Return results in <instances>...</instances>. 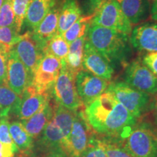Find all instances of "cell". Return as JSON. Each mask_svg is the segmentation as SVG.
<instances>
[{
    "label": "cell",
    "mask_w": 157,
    "mask_h": 157,
    "mask_svg": "<svg viewBox=\"0 0 157 157\" xmlns=\"http://www.w3.org/2000/svg\"><path fill=\"white\" fill-rule=\"evenodd\" d=\"M84 106V117L99 136L123 139L137 123L136 118L107 90Z\"/></svg>",
    "instance_id": "6da1fadb"
},
{
    "label": "cell",
    "mask_w": 157,
    "mask_h": 157,
    "mask_svg": "<svg viewBox=\"0 0 157 157\" xmlns=\"http://www.w3.org/2000/svg\"><path fill=\"white\" fill-rule=\"evenodd\" d=\"M76 111L54 104L53 116L37 141L39 150L44 157H68L66 143Z\"/></svg>",
    "instance_id": "7a4b0ae2"
},
{
    "label": "cell",
    "mask_w": 157,
    "mask_h": 157,
    "mask_svg": "<svg viewBox=\"0 0 157 157\" xmlns=\"http://www.w3.org/2000/svg\"><path fill=\"white\" fill-rule=\"evenodd\" d=\"M87 41L113 65L126 60L129 50V35L98 25L90 24Z\"/></svg>",
    "instance_id": "3957f363"
},
{
    "label": "cell",
    "mask_w": 157,
    "mask_h": 157,
    "mask_svg": "<svg viewBox=\"0 0 157 157\" xmlns=\"http://www.w3.org/2000/svg\"><path fill=\"white\" fill-rule=\"evenodd\" d=\"M87 15H93L90 24L98 25L129 35L132 24L116 0H88Z\"/></svg>",
    "instance_id": "277c9868"
},
{
    "label": "cell",
    "mask_w": 157,
    "mask_h": 157,
    "mask_svg": "<svg viewBox=\"0 0 157 157\" xmlns=\"http://www.w3.org/2000/svg\"><path fill=\"white\" fill-rule=\"evenodd\" d=\"M121 141L132 157H157V130L148 124L137 123Z\"/></svg>",
    "instance_id": "5b68a950"
},
{
    "label": "cell",
    "mask_w": 157,
    "mask_h": 157,
    "mask_svg": "<svg viewBox=\"0 0 157 157\" xmlns=\"http://www.w3.org/2000/svg\"><path fill=\"white\" fill-rule=\"evenodd\" d=\"M62 66L51 95L57 104L71 111H78L83 106L76 87V74L67 67L61 60Z\"/></svg>",
    "instance_id": "8992f818"
},
{
    "label": "cell",
    "mask_w": 157,
    "mask_h": 157,
    "mask_svg": "<svg viewBox=\"0 0 157 157\" xmlns=\"http://www.w3.org/2000/svg\"><path fill=\"white\" fill-rule=\"evenodd\" d=\"M106 90L112 93L137 120L149 111L151 96L134 89L125 82L110 83Z\"/></svg>",
    "instance_id": "52a82bcc"
},
{
    "label": "cell",
    "mask_w": 157,
    "mask_h": 157,
    "mask_svg": "<svg viewBox=\"0 0 157 157\" xmlns=\"http://www.w3.org/2000/svg\"><path fill=\"white\" fill-rule=\"evenodd\" d=\"M61 60L45 53L33 76L31 85L42 93H51L61 69Z\"/></svg>",
    "instance_id": "ba28073f"
},
{
    "label": "cell",
    "mask_w": 157,
    "mask_h": 157,
    "mask_svg": "<svg viewBox=\"0 0 157 157\" xmlns=\"http://www.w3.org/2000/svg\"><path fill=\"white\" fill-rule=\"evenodd\" d=\"M94 134L84 115V111H76L71 130L68 135L66 150L68 157H79L89 144Z\"/></svg>",
    "instance_id": "9c48e42d"
},
{
    "label": "cell",
    "mask_w": 157,
    "mask_h": 157,
    "mask_svg": "<svg viewBox=\"0 0 157 157\" xmlns=\"http://www.w3.org/2000/svg\"><path fill=\"white\" fill-rule=\"evenodd\" d=\"M125 83L150 95L157 93V76L138 60H133L124 71Z\"/></svg>",
    "instance_id": "30bf717a"
},
{
    "label": "cell",
    "mask_w": 157,
    "mask_h": 157,
    "mask_svg": "<svg viewBox=\"0 0 157 157\" xmlns=\"http://www.w3.org/2000/svg\"><path fill=\"white\" fill-rule=\"evenodd\" d=\"M76 87L84 105L95 101L107 90L109 82L86 70L80 71L76 75Z\"/></svg>",
    "instance_id": "8fae6325"
},
{
    "label": "cell",
    "mask_w": 157,
    "mask_h": 157,
    "mask_svg": "<svg viewBox=\"0 0 157 157\" xmlns=\"http://www.w3.org/2000/svg\"><path fill=\"white\" fill-rule=\"evenodd\" d=\"M33 76L12 48L7 55V85L17 95L22 96L32 82Z\"/></svg>",
    "instance_id": "7c38bea8"
},
{
    "label": "cell",
    "mask_w": 157,
    "mask_h": 157,
    "mask_svg": "<svg viewBox=\"0 0 157 157\" xmlns=\"http://www.w3.org/2000/svg\"><path fill=\"white\" fill-rule=\"evenodd\" d=\"M13 48L31 75L34 76L44 52L33 37L31 31H28L25 34H21L19 40Z\"/></svg>",
    "instance_id": "4fadbf2b"
},
{
    "label": "cell",
    "mask_w": 157,
    "mask_h": 157,
    "mask_svg": "<svg viewBox=\"0 0 157 157\" xmlns=\"http://www.w3.org/2000/svg\"><path fill=\"white\" fill-rule=\"evenodd\" d=\"M83 68L109 82L114 74V65L87 40L84 49Z\"/></svg>",
    "instance_id": "5bb4252c"
},
{
    "label": "cell",
    "mask_w": 157,
    "mask_h": 157,
    "mask_svg": "<svg viewBox=\"0 0 157 157\" xmlns=\"http://www.w3.org/2000/svg\"><path fill=\"white\" fill-rule=\"evenodd\" d=\"M52 98L51 93H42L32 86L26 88L21 96V101L15 116L21 121L25 120L34 115Z\"/></svg>",
    "instance_id": "9a60e30c"
},
{
    "label": "cell",
    "mask_w": 157,
    "mask_h": 157,
    "mask_svg": "<svg viewBox=\"0 0 157 157\" xmlns=\"http://www.w3.org/2000/svg\"><path fill=\"white\" fill-rule=\"evenodd\" d=\"M129 40L133 48L140 52H157V22L144 23L135 27Z\"/></svg>",
    "instance_id": "2e32d148"
},
{
    "label": "cell",
    "mask_w": 157,
    "mask_h": 157,
    "mask_svg": "<svg viewBox=\"0 0 157 157\" xmlns=\"http://www.w3.org/2000/svg\"><path fill=\"white\" fill-rule=\"evenodd\" d=\"M60 7L56 5L47 14L44 19L31 31L32 36L43 51L50 39L58 33Z\"/></svg>",
    "instance_id": "e0dca14e"
},
{
    "label": "cell",
    "mask_w": 157,
    "mask_h": 157,
    "mask_svg": "<svg viewBox=\"0 0 157 157\" xmlns=\"http://www.w3.org/2000/svg\"><path fill=\"white\" fill-rule=\"evenodd\" d=\"M51 99L34 115L28 119L21 121L25 130L34 139L40 136L53 116L54 105L51 103Z\"/></svg>",
    "instance_id": "ac0fdd59"
},
{
    "label": "cell",
    "mask_w": 157,
    "mask_h": 157,
    "mask_svg": "<svg viewBox=\"0 0 157 157\" xmlns=\"http://www.w3.org/2000/svg\"><path fill=\"white\" fill-rule=\"evenodd\" d=\"M58 0H30L24 25L31 31L34 30L49 12L58 5Z\"/></svg>",
    "instance_id": "d6986e66"
},
{
    "label": "cell",
    "mask_w": 157,
    "mask_h": 157,
    "mask_svg": "<svg viewBox=\"0 0 157 157\" xmlns=\"http://www.w3.org/2000/svg\"><path fill=\"white\" fill-rule=\"evenodd\" d=\"M82 10L78 0H63L60 6L58 33L63 35L82 17Z\"/></svg>",
    "instance_id": "ffe728a7"
},
{
    "label": "cell",
    "mask_w": 157,
    "mask_h": 157,
    "mask_svg": "<svg viewBox=\"0 0 157 157\" xmlns=\"http://www.w3.org/2000/svg\"><path fill=\"white\" fill-rule=\"evenodd\" d=\"M132 24L140 22L148 13V0H116Z\"/></svg>",
    "instance_id": "44dd1931"
},
{
    "label": "cell",
    "mask_w": 157,
    "mask_h": 157,
    "mask_svg": "<svg viewBox=\"0 0 157 157\" xmlns=\"http://www.w3.org/2000/svg\"><path fill=\"white\" fill-rule=\"evenodd\" d=\"M87 36L80 37L69 44V50L66 58L63 60L67 67L75 74H77L80 71L83 70L84 49Z\"/></svg>",
    "instance_id": "7402d4cb"
},
{
    "label": "cell",
    "mask_w": 157,
    "mask_h": 157,
    "mask_svg": "<svg viewBox=\"0 0 157 157\" xmlns=\"http://www.w3.org/2000/svg\"><path fill=\"white\" fill-rule=\"evenodd\" d=\"M21 101L17 95L7 85H0V117H10L15 115Z\"/></svg>",
    "instance_id": "603a6c76"
},
{
    "label": "cell",
    "mask_w": 157,
    "mask_h": 157,
    "mask_svg": "<svg viewBox=\"0 0 157 157\" xmlns=\"http://www.w3.org/2000/svg\"><path fill=\"white\" fill-rule=\"evenodd\" d=\"M10 133L15 146L21 151H29L34 147V138L27 132L21 121H13L10 123Z\"/></svg>",
    "instance_id": "cb8c5ba5"
},
{
    "label": "cell",
    "mask_w": 157,
    "mask_h": 157,
    "mask_svg": "<svg viewBox=\"0 0 157 157\" xmlns=\"http://www.w3.org/2000/svg\"><path fill=\"white\" fill-rule=\"evenodd\" d=\"M68 50L69 44L65 40L63 35L57 33L47 42L43 52L52 55L60 60H64L68 53Z\"/></svg>",
    "instance_id": "d4e9b609"
},
{
    "label": "cell",
    "mask_w": 157,
    "mask_h": 157,
    "mask_svg": "<svg viewBox=\"0 0 157 157\" xmlns=\"http://www.w3.org/2000/svg\"><path fill=\"white\" fill-rule=\"evenodd\" d=\"M107 157H132L121 144L120 138L97 136Z\"/></svg>",
    "instance_id": "484cf974"
},
{
    "label": "cell",
    "mask_w": 157,
    "mask_h": 157,
    "mask_svg": "<svg viewBox=\"0 0 157 157\" xmlns=\"http://www.w3.org/2000/svg\"><path fill=\"white\" fill-rule=\"evenodd\" d=\"M93 18V15H92L82 16L63 34L65 40L71 44L76 39L86 35Z\"/></svg>",
    "instance_id": "4316f807"
},
{
    "label": "cell",
    "mask_w": 157,
    "mask_h": 157,
    "mask_svg": "<svg viewBox=\"0 0 157 157\" xmlns=\"http://www.w3.org/2000/svg\"><path fill=\"white\" fill-rule=\"evenodd\" d=\"M21 34L17 32L15 27L0 28V50L9 52L19 40Z\"/></svg>",
    "instance_id": "83f0119b"
},
{
    "label": "cell",
    "mask_w": 157,
    "mask_h": 157,
    "mask_svg": "<svg viewBox=\"0 0 157 157\" xmlns=\"http://www.w3.org/2000/svg\"><path fill=\"white\" fill-rule=\"evenodd\" d=\"M29 2L30 0H13V10L15 13V29L20 34H21V32L24 25Z\"/></svg>",
    "instance_id": "f1b7e54d"
},
{
    "label": "cell",
    "mask_w": 157,
    "mask_h": 157,
    "mask_svg": "<svg viewBox=\"0 0 157 157\" xmlns=\"http://www.w3.org/2000/svg\"><path fill=\"white\" fill-rule=\"evenodd\" d=\"M15 27V13L13 0H5L0 8V28Z\"/></svg>",
    "instance_id": "f546056e"
},
{
    "label": "cell",
    "mask_w": 157,
    "mask_h": 157,
    "mask_svg": "<svg viewBox=\"0 0 157 157\" xmlns=\"http://www.w3.org/2000/svg\"><path fill=\"white\" fill-rule=\"evenodd\" d=\"M9 117H0V142L14 151L15 154L19 149L15 146L10 133Z\"/></svg>",
    "instance_id": "4dcf8cb0"
},
{
    "label": "cell",
    "mask_w": 157,
    "mask_h": 157,
    "mask_svg": "<svg viewBox=\"0 0 157 157\" xmlns=\"http://www.w3.org/2000/svg\"><path fill=\"white\" fill-rule=\"evenodd\" d=\"M79 157H107L103 148L98 142L97 135L95 133L90 137L89 144Z\"/></svg>",
    "instance_id": "1f68e13d"
},
{
    "label": "cell",
    "mask_w": 157,
    "mask_h": 157,
    "mask_svg": "<svg viewBox=\"0 0 157 157\" xmlns=\"http://www.w3.org/2000/svg\"><path fill=\"white\" fill-rule=\"evenodd\" d=\"M7 55L8 52L0 50V85H7Z\"/></svg>",
    "instance_id": "d6a6232c"
},
{
    "label": "cell",
    "mask_w": 157,
    "mask_h": 157,
    "mask_svg": "<svg viewBox=\"0 0 157 157\" xmlns=\"http://www.w3.org/2000/svg\"><path fill=\"white\" fill-rule=\"evenodd\" d=\"M142 63L157 76V52L146 53L143 56Z\"/></svg>",
    "instance_id": "836d02e7"
},
{
    "label": "cell",
    "mask_w": 157,
    "mask_h": 157,
    "mask_svg": "<svg viewBox=\"0 0 157 157\" xmlns=\"http://www.w3.org/2000/svg\"><path fill=\"white\" fill-rule=\"evenodd\" d=\"M149 111H151V112L154 124L157 129V93L153 95L151 98Z\"/></svg>",
    "instance_id": "e575fe53"
},
{
    "label": "cell",
    "mask_w": 157,
    "mask_h": 157,
    "mask_svg": "<svg viewBox=\"0 0 157 157\" xmlns=\"http://www.w3.org/2000/svg\"><path fill=\"white\" fill-rule=\"evenodd\" d=\"M151 17L154 21H157V0H152L151 7Z\"/></svg>",
    "instance_id": "d590c367"
},
{
    "label": "cell",
    "mask_w": 157,
    "mask_h": 157,
    "mask_svg": "<svg viewBox=\"0 0 157 157\" xmlns=\"http://www.w3.org/2000/svg\"><path fill=\"white\" fill-rule=\"evenodd\" d=\"M0 150L2 151H4V152L8 153V154L14 155V156L15 154V151L13 150V149H11L10 148H9V147L5 146V145H4L3 143H2L1 142H0Z\"/></svg>",
    "instance_id": "8d00e7d4"
},
{
    "label": "cell",
    "mask_w": 157,
    "mask_h": 157,
    "mask_svg": "<svg viewBox=\"0 0 157 157\" xmlns=\"http://www.w3.org/2000/svg\"><path fill=\"white\" fill-rule=\"evenodd\" d=\"M0 157H14V155L4 152L0 150Z\"/></svg>",
    "instance_id": "74e56055"
},
{
    "label": "cell",
    "mask_w": 157,
    "mask_h": 157,
    "mask_svg": "<svg viewBox=\"0 0 157 157\" xmlns=\"http://www.w3.org/2000/svg\"><path fill=\"white\" fill-rule=\"evenodd\" d=\"M4 1H5V0H0V8H1V7L2 6Z\"/></svg>",
    "instance_id": "f35d334b"
}]
</instances>
